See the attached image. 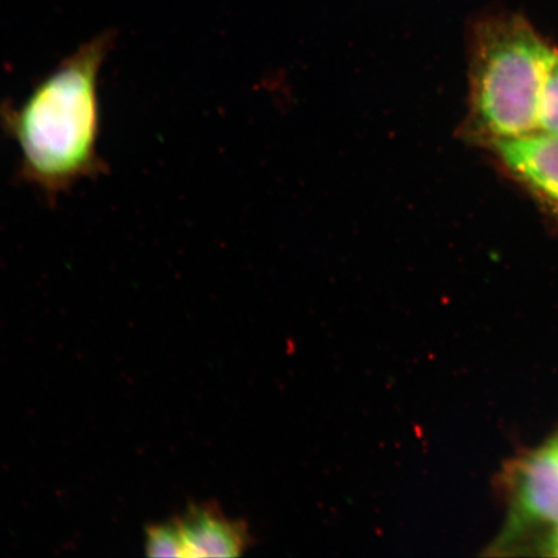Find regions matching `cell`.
<instances>
[{
	"instance_id": "obj_4",
	"label": "cell",
	"mask_w": 558,
	"mask_h": 558,
	"mask_svg": "<svg viewBox=\"0 0 558 558\" xmlns=\"http://www.w3.org/2000/svg\"><path fill=\"white\" fill-rule=\"evenodd\" d=\"M515 178L558 211V136L536 132L490 145Z\"/></svg>"
},
{
	"instance_id": "obj_6",
	"label": "cell",
	"mask_w": 558,
	"mask_h": 558,
	"mask_svg": "<svg viewBox=\"0 0 558 558\" xmlns=\"http://www.w3.org/2000/svg\"><path fill=\"white\" fill-rule=\"evenodd\" d=\"M145 550L150 557H185L177 522L172 520L149 526L146 530Z\"/></svg>"
},
{
	"instance_id": "obj_7",
	"label": "cell",
	"mask_w": 558,
	"mask_h": 558,
	"mask_svg": "<svg viewBox=\"0 0 558 558\" xmlns=\"http://www.w3.org/2000/svg\"><path fill=\"white\" fill-rule=\"evenodd\" d=\"M538 132L558 136V54L544 80L541 102Z\"/></svg>"
},
{
	"instance_id": "obj_5",
	"label": "cell",
	"mask_w": 558,
	"mask_h": 558,
	"mask_svg": "<svg viewBox=\"0 0 558 558\" xmlns=\"http://www.w3.org/2000/svg\"><path fill=\"white\" fill-rule=\"evenodd\" d=\"M173 520L187 558L236 557L247 548L246 527L226 518L218 507L194 506Z\"/></svg>"
},
{
	"instance_id": "obj_2",
	"label": "cell",
	"mask_w": 558,
	"mask_h": 558,
	"mask_svg": "<svg viewBox=\"0 0 558 558\" xmlns=\"http://www.w3.org/2000/svg\"><path fill=\"white\" fill-rule=\"evenodd\" d=\"M464 135L490 146L538 132L544 80L558 51L518 15L478 20L471 34Z\"/></svg>"
},
{
	"instance_id": "obj_8",
	"label": "cell",
	"mask_w": 558,
	"mask_h": 558,
	"mask_svg": "<svg viewBox=\"0 0 558 558\" xmlns=\"http://www.w3.org/2000/svg\"><path fill=\"white\" fill-rule=\"evenodd\" d=\"M544 548L547 549L548 555L558 556V526H555L553 533L549 534V538L546 544H544Z\"/></svg>"
},
{
	"instance_id": "obj_1",
	"label": "cell",
	"mask_w": 558,
	"mask_h": 558,
	"mask_svg": "<svg viewBox=\"0 0 558 558\" xmlns=\"http://www.w3.org/2000/svg\"><path fill=\"white\" fill-rule=\"evenodd\" d=\"M117 33L81 45L21 104L0 102V128L17 145V178L53 201L108 169L99 153V80Z\"/></svg>"
},
{
	"instance_id": "obj_3",
	"label": "cell",
	"mask_w": 558,
	"mask_h": 558,
	"mask_svg": "<svg viewBox=\"0 0 558 558\" xmlns=\"http://www.w3.org/2000/svg\"><path fill=\"white\" fill-rule=\"evenodd\" d=\"M512 476L508 534L532 525L558 526V460L549 446L520 460Z\"/></svg>"
}]
</instances>
